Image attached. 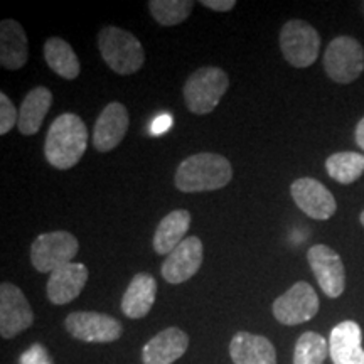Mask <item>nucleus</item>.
I'll return each mask as SVG.
<instances>
[{"mask_svg":"<svg viewBox=\"0 0 364 364\" xmlns=\"http://www.w3.org/2000/svg\"><path fill=\"white\" fill-rule=\"evenodd\" d=\"M88 147V130L75 113H63L49 127L44 142V156L54 169L75 167Z\"/></svg>","mask_w":364,"mask_h":364,"instance_id":"f257e3e1","label":"nucleus"},{"mask_svg":"<svg viewBox=\"0 0 364 364\" xmlns=\"http://www.w3.org/2000/svg\"><path fill=\"white\" fill-rule=\"evenodd\" d=\"M233 177V167L226 157L213 152L191 156L179 164L174 184L182 193H204L228 186Z\"/></svg>","mask_w":364,"mask_h":364,"instance_id":"f03ea898","label":"nucleus"},{"mask_svg":"<svg viewBox=\"0 0 364 364\" xmlns=\"http://www.w3.org/2000/svg\"><path fill=\"white\" fill-rule=\"evenodd\" d=\"M98 46L103 61L117 75H134L144 66L145 53L140 41L129 31L107 26L100 31Z\"/></svg>","mask_w":364,"mask_h":364,"instance_id":"7ed1b4c3","label":"nucleus"},{"mask_svg":"<svg viewBox=\"0 0 364 364\" xmlns=\"http://www.w3.org/2000/svg\"><path fill=\"white\" fill-rule=\"evenodd\" d=\"M228 86L230 80L221 68H199L189 76L182 90L186 107L196 115H208L220 105Z\"/></svg>","mask_w":364,"mask_h":364,"instance_id":"20e7f679","label":"nucleus"},{"mask_svg":"<svg viewBox=\"0 0 364 364\" xmlns=\"http://www.w3.org/2000/svg\"><path fill=\"white\" fill-rule=\"evenodd\" d=\"M324 70L336 83H353L364 71V48L351 36L332 39L324 54Z\"/></svg>","mask_w":364,"mask_h":364,"instance_id":"39448f33","label":"nucleus"},{"mask_svg":"<svg viewBox=\"0 0 364 364\" xmlns=\"http://www.w3.org/2000/svg\"><path fill=\"white\" fill-rule=\"evenodd\" d=\"M80 243L75 235L68 231L43 233L31 247V263L41 273H51L59 267L68 265L78 255Z\"/></svg>","mask_w":364,"mask_h":364,"instance_id":"423d86ee","label":"nucleus"},{"mask_svg":"<svg viewBox=\"0 0 364 364\" xmlns=\"http://www.w3.org/2000/svg\"><path fill=\"white\" fill-rule=\"evenodd\" d=\"M280 49L289 65L309 68L317 61L321 36L306 21H289L280 31Z\"/></svg>","mask_w":364,"mask_h":364,"instance_id":"0eeeda50","label":"nucleus"},{"mask_svg":"<svg viewBox=\"0 0 364 364\" xmlns=\"http://www.w3.org/2000/svg\"><path fill=\"white\" fill-rule=\"evenodd\" d=\"M318 307L321 302L314 287L307 282H297L273 302L272 311L280 324L299 326L316 317Z\"/></svg>","mask_w":364,"mask_h":364,"instance_id":"6e6552de","label":"nucleus"},{"mask_svg":"<svg viewBox=\"0 0 364 364\" xmlns=\"http://www.w3.org/2000/svg\"><path fill=\"white\" fill-rule=\"evenodd\" d=\"M65 326L73 338L83 343L107 344L120 339L124 334L120 322L102 312H71Z\"/></svg>","mask_w":364,"mask_h":364,"instance_id":"1a4fd4ad","label":"nucleus"},{"mask_svg":"<svg viewBox=\"0 0 364 364\" xmlns=\"http://www.w3.org/2000/svg\"><path fill=\"white\" fill-rule=\"evenodd\" d=\"M34 322V314L29 300L17 285L4 282L0 285V336L12 339L29 329Z\"/></svg>","mask_w":364,"mask_h":364,"instance_id":"9d476101","label":"nucleus"},{"mask_svg":"<svg viewBox=\"0 0 364 364\" xmlns=\"http://www.w3.org/2000/svg\"><path fill=\"white\" fill-rule=\"evenodd\" d=\"M307 260L322 292L331 299L341 297L346 289V270L339 253L327 245H314Z\"/></svg>","mask_w":364,"mask_h":364,"instance_id":"9b49d317","label":"nucleus"},{"mask_svg":"<svg viewBox=\"0 0 364 364\" xmlns=\"http://www.w3.org/2000/svg\"><path fill=\"white\" fill-rule=\"evenodd\" d=\"M290 194L300 211L306 213L312 220L326 221L336 215L338 204H336L334 196L317 179L300 177L290 186Z\"/></svg>","mask_w":364,"mask_h":364,"instance_id":"f8f14e48","label":"nucleus"},{"mask_svg":"<svg viewBox=\"0 0 364 364\" xmlns=\"http://www.w3.org/2000/svg\"><path fill=\"white\" fill-rule=\"evenodd\" d=\"M204 248L203 241L198 236H189L177 247L174 252L167 255L162 263V277L169 284H182L193 279L203 265Z\"/></svg>","mask_w":364,"mask_h":364,"instance_id":"ddd939ff","label":"nucleus"},{"mask_svg":"<svg viewBox=\"0 0 364 364\" xmlns=\"http://www.w3.org/2000/svg\"><path fill=\"white\" fill-rule=\"evenodd\" d=\"M129 110L124 103L113 102L100 113L93 129V145L98 152H110L120 145L129 130Z\"/></svg>","mask_w":364,"mask_h":364,"instance_id":"4468645a","label":"nucleus"},{"mask_svg":"<svg viewBox=\"0 0 364 364\" xmlns=\"http://www.w3.org/2000/svg\"><path fill=\"white\" fill-rule=\"evenodd\" d=\"M88 268L83 263L71 262L68 265L59 267L49 275L46 294L49 302L54 306H66L83 292L86 282H88Z\"/></svg>","mask_w":364,"mask_h":364,"instance_id":"2eb2a0df","label":"nucleus"},{"mask_svg":"<svg viewBox=\"0 0 364 364\" xmlns=\"http://www.w3.org/2000/svg\"><path fill=\"white\" fill-rule=\"evenodd\" d=\"M329 354L334 364H364L363 332L358 322H339L329 336Z\"/></svg>","mask_w":364,"mask_h":364,"instance_id":"dca6fc26","label":"nucleus"},{"mask_svg":"<svg viewBox=\"0 0 364 364\" xmlns=\"http://www.w3.org/2000/svg\"><path fill=\"white\" fill-rule=\"evenodd\" d=\"M189 346V336L179 327H169L154 336L142 349L144 364H174L184 356Z\"/></svg>","mask_w":364,"mask_h":364,"instance_id":"f3484780","label":"nucleus"},{"mask_svg":"<svg viewBox=\"0 0 364 364\" xmlns=\"http://www.w3.org/2000/svg\"><path fill=\"white\" fill-rule=\"evenodd\" d=\"M230 356L235 364H277V353L265 336L236 332L230 344Z\"/></svg>","mask_w":364,"mask_h":364,"instance_id":"a211bd4d","label":"nucleus"},{"mask_svg":"<svg viewBox=\"0 0 364 364\" xmlns=\"http://www.w3.org/2000/svg\"><path fill=\"white\" fill-rule=\"evenodd\" d=\"M29 58V44L24 27L14 19L0 22V65L16 71L26 66Z\"/></svg>","mask_w":364,"mask_h":364,"instance_id":"6ab92c4d","label":"nucleus"},{"mask_svg":"<svg viewBox=\"0 0 364 364\" xmlns=\"http://www.w3.org/2000/svg\"><path fill=\"white\" fill-rule=\"evenodd\" d=\"M157 282L150 273H136L122 299V312L129 318H142L156 304Z\"/></svg>","mask_w":364,"mask_h":364,"instance_id":"aec40b11","label":"nucleus"},{"mask_svg":"<svg viewBox=\"0 0 364 364\" xmlns=\"http://www.w3.org/2000/svg\"><path fill=\"white\" fill-rule=\"evenodd\" d=\"M51 103L53 93L44 86H38L26 95L19 110V124H17V129L22 135L38 134L51 108Z\"/></svg>","mask_w":364,"mask_h":364,"instance_id":"412c9836","label":"nucleus"},{"mask_svg":"<svg viewBox=\"0 0 364 364\" xmlns=\"http://www.w3.org/2000/svg\"><path fill=\"white\" fill-rule=\"evenodd\" d=\"M191 226V213L186 209H176L159 223L154 235V250L159 255H169L184 241Z\"/></svg>","mask_w":364,"mask_h":364,"instance_id":"4be33fe9","label":"nucleus"},{"mask_svg":"<svg viewBox=\"0 0 364 364\" xmlns=\"http://www.w3.org/2000/svg\"><path fill=\"white\" fill-rule=\"evenodd\" d=\"M44 59L48 66L65 80H76L81 66L75 49L61 38H49L44 44Z\"/></svg>","mask_w":364,"mask_h":364,"instance_id":"5701e85b","label":"nucleus"},{"mask_svg":"<svg viewBox=\"0 0 364 364\" xmlns=\"http://www.w3.org/2000/svg\"><path fill=\"white\" fill-rule=\"evenodd\" d=\"M326 169L339 184H353L364 174V156L358 152H338L326 161Z\"/></svg>","mask_w":364,"mask_h":364,"instance_id":"b1692460","label":"nucleus"},{"mask_svg":"<svg viewBox=\"0 0 364 364\" xmlns=\"http://www.w3.org/2000/svg\"><path fill=\"white\" fill-rule=\"evenodd\" d=\"M329 354V343L314 331L304 332L297 339L294 364H324Z\"/></svg>","mask_w":364,"mask_h":364,"instance_id":"393cba45","label":"nucleus"},{"mask_svg":"<svg viewBox=\"0 0 364 364\" xmlns=\"http://www.w3.org/2000/svg\"><path fill=\"white\" fill-rule=\"evenodd\" d=\"M194 2L191 0H150L149 9L152 17L161 26L182 24L193 12Z\"/></svg>","mask_w":364,"mask_h":364,"instance_id":"a878e982","label":"nucleus"},{"mask_svg":"<svg viewBox=\"0 0 364 364\" xmlns=\"http://www.w3.org/2000/svg\"><path fill=\"white\" fill-rule=\"evenodd\" d=\"M19 124V112L6 93H0V135H6Z\"/></svg>","mask_w":364,"mask_h":364,"instance_id":"bb28decb","label":"nucleus"},{"mask_svg":"<svg viewBox=\"0 0 364 364\" xmlns=\"http://www.w3.org/2000/svg\"><path fill=\"white\" fill-rule=\"evenodd\" d=\"M19 364H54V361L43 344H33L21 354Z\"/></svg>","mask_w":364,"mask_h":364,"instance_id":"cd10ccee","label":"nucleus"},{"mask_svg":"<svg viewBox=\"0 0 364 364\" xmlns=\"http://www.w3.org/2000/svg\"><path fill=\"white\" fill-rule=\"evenodd\" d=\"M171 127H172L171 113H162V115H159L156 120L152 122V125H150V132H152V135H162L166 134Z\"/></svg>","mask_w":364,"mask_h":364,"instance_id":"c85d7f7f","label":"nucleus"},{"mask_svg":"<svg viewBox=\"0 0 364 364\" xmlns=\"http://www.w3.org/2000/svg\"><path fill=\"white\" fill-rule=\"evenodd\" d=\"M201 4L215 12H230L236 6L235 0H203Z\"/></svg>","mask_w":364,"mask_h":364,"instance_id":"c756f323","label":"nucleus"},{"mask_svg":"<svg viewBox=\"0 0 364 364\" xmlns=\"http://www.w3.org/2000/svg\"><path fill=\"white\" fill-rule=\"evenodd\" d=\"M356 144L364 150V118L359 120L356 127Z\"/></svg>","mask_w":364,"mask_h":364,"instance_id":"7c9ffc66","label":"nucleus"},{"mask_svg":"<svg viewBox=\"0 0 364 364\" xmlns=\"http://www.w3.org/2000/svg\"><path fill=\"white\" fill-rule=\"evenodd\" d=\"M359 221H361V225L364 226V211L361 213V216H359Z\"/></svg>","mask_w":364,"mask_h":364,"instance_id":"2f4dec72","label":"nucleus"}]
</instances>
